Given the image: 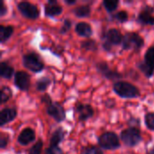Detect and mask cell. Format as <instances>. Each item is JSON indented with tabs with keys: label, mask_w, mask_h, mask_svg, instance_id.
<instances>
[{
	"label": "cell",
	"mask_w": 154,
	"mask_h": 154,
	"mask_svg": "<svg viewBox=\"0 0 154 154\" xmlns=\"http://www.w3.org/2000/svg\"><path fill=\"white\" fill-rule=\"evenodd\" d=\"M113 90L118 97L125 99L136 98L141 95L139 88L127 81H116L113 85Z\"/></svg>",
	"instance_id": "6da1fadb"
},
{
	"label": "cell",
	"mask_w": 154,
	"mask_h": 154,
	"mask_svg": "<svg viewBox=\"0 0 154 154\" xmlns=\"http://www.w3.org/2000/svg\"><path fill=\"white\" fill-rule=\"evenodd\" d=\"M23 65L33 73L41 72L44 69V63L39 54L35 52H28L22 58Z\"/></svg>",
	"instance_id": "7a4b0ae2"
},
{
	"label": "cell",
	"mask_w": 154,
	"mask_h": 154,
	"mask_svg": "<svg viewBox=\"0 0 154 154\" xmlns=\"http://www.w3.org/2000/svg\"><path fill=\"white\" fill-rule=\"evenodd\" d=\"M98 145L101 149L114 151L120 148V140L117 134L114 132H106L97 138Z\"/></svg>",
	"instance_id": "3957f363"
},
{
	"label": "cell",
	"mask_w": 154,
	"mask_h": 154,
	"mask_svg": "<svg viewBox=\"0 0 154 154\" xmlns=\"http://www.w3.org/2000/svg\"><path fill=\"white\" fill-rule=\"evenodd\" d=\"M144 45V40L143 37L136 32H127L124 35L122 49L124 51H128L133 49L135 51L141 50Z\"/></svg>",
	"instance_id": "277c9868"
},
{
	"label": "cell",
	"mask_w": 154,
	"mask_h": 154,
	"mask_svg": "<svg viewBox=\"0 0 154 154\" xmlns=\"http://www.w3.org/2000/svg\"><path fill=\"white\" fill-rule=\"evenodd\" d=\"M123 143L127 147H134L142 141V134L137 127H129L120 134Z\"/></svg>",
	"instance_id": "5b68a950"
},
{
	"label": "cell",
	"mask_w": 154,
	"mask_h": 154,
	"mask_svg": "<svg viewBox=\"0 0 154 154\" xmlns=\"http://www.w3.org/2000/svg\"><path fill=\"white\" fill-rule=\"evenodd\" d=\"M138 69L147 77L152 78L154 74V46L147 49L144 54V60L137 64Z\"/></svg>",
	"instance_id": "8992f818"
},
{
	"label": "cell",
	"mask_w": 154,
	"mask_h": 154,
	"mask_svg": "<svg viewBox=\"0 0 154 154\" xmlns=\"http://www.w3.org/2000/svg\"><path fill=\"white\" fill-rule=\"evenodd\" d=\"M103 37L106 39V41L103 42V48L106 51H110L112 50L113 45L121 44L123 42V38H124L121 32L116 28L109 29Z\"/></svg>",
	"instance_id": "52a82bcc"
},
{
	"label": "cell",
	"mask_w": 154,
	"mask_h": 154,
	"mask_svg": "<svg viewBox=\"0 0 154 154\" xmlns=\"http://www.w3.org/2000/svg\"><path fill=\"white\" fill-rule=\"evenodd\" d=\"M17 9L23 16L31 20H35L40 16L38 6L27 1L19 2L17 4Z\"/></svg>",
	"instance_id": "ba28073f"
},
{
	"label": "cell",
	"mask_w": 154,
	"mask_h": 154,
	"mask_svg": "<svg viewBox=\"0 0 154 154\" xmlns=\"http://www.w3.org/2000/svg\"><path fill=\"white\" fill-rule=\"evenodd\" d=\"M96 69L104 78L109 79V80H116L122 79L123 75L114 69H111L108 66V64L106 61H99L96 64Z\"/></svg>",
	"instance_id": "9c48e42d"
},
{
	"label": "cell",
	"mask_w": 154,
	"mask_h": 154,
	"mask_svg": "<svg viewBox=\"0 0 154 154\" xmlns=\"http://www.w3.org/2000/svg\"><path fill=\"white\" fill-rule=\"evenodd\" d=\"M46 112L49 116L53 118L57 123H61L65 120L66 118V112L63 106L57 103V102H52L50 106H47Z\"/></svg>",
	"instance_id": "30bf717a"
},
{
	"label": "cell",
	"mask_w": 154,
	"mask_h": 154,
	"mask_svg": "<svg viewBox=\"0 0 154 154\" xmlns=\"http://www.w3.org/2000/svg\"><path fill=\"white\" fill-rule=\"evenodd\" d=\"M31 77L29 74L23 70H18L14 74V86L22 91H27L31 85Z\"/></svg>",
	"instance_id": "8fae6325"
},
{
	"label": "cell",
	"mask_w": 154,
	"mask_h": 154,
	"mask_svg": "<svg viewBox=\"0 0 154 154\" xmlns=\"http://www.w3.org/2000/svg\"><path fill=\"white\" fill-rule=\"evenodd\" d=\"M75 110L78 114V119L79 122H85L94 116V109L88 104L78 103Z\"/></svg>",
	"instance_id": "7c38bea8"
},
{
	"label": "cell",
	"mask_w": 154,
	"mask_h": 154,
	"mask_svg": "<svg viewBox=\"0 0 154 154\" xmlns=\"http://www.w3.org/2000/svg\"><path fill=\"white\" fill-rule=\"evenodd\" d=\"M154 12V7L152 5L143 6V10L140 12L137 22L143 25H154V16L152 15V13Z\"/></svg>",
	"instance_id": "4fadbf2b"
},
{
	"label": "cell",
	"mask_w": 154,
	"mask_h": 154,
	"mask_svg": "<svg viewBox=\"0 0 154 154\" xmlns=\"http://www.w3.org/2000/svg\"><path fill=\"white\" fill-rule=\"evenodd\" d=\"M17 116V109L15 107H5L0 112V126H4L14 121Z\"/></svg>",
	"instance_id": "5bb4252c"
},
{
	"label": "cell",
	"mask_w": 154,
	"mask_h": 154,
	"mask_svg": "<svg viewBox=\"0 0 154 154\" xmlns=\"http://www.w3.org/2000/svg\"><path fill=\"white\" fill-rule=\"evenodd\" d=\"M36 135H35V132L32 129V128H24L18 135L17 137V142L19 144L23 145V146H26L29 145L30 143H32V142L35 141Z\"/></svg>",
	"instance_id": "9a60e30c"
},
{
	"label": "cell",
	"mask_w": 154,
	"mask_h": 154,
	"mask_svg": "<svg viewBox=\"0 0 154 154\" xmlns=\"http://www.w3.org/2000/svg\"><path fill=\"white\" fill-rule=\"evenodd\" d=\"M62 6L58 5L56 0H49L44 6V14L48 17H54L62 13Z\"/></svg>",
	"instance_id": "2e32d148"
},
{
	"label": "cell",
	"mask_w": 154,
	"mask_h": 154,
	"mask_svg": "<svg viewBox=\"0 0 154 154\" xmlns=\"http://www.w3.org/2000/svg\"><path fill=\"white\" fill-rule=\"evenodd\" d=\"M75 31L79 36L85 37V38H89L93 34V30L91 25L86 22L78 23L75 26Z\"/></svg>",
	"instance_id": "e0dca14e"
},
{
	"label": "cell",
	"mask_w": 154,
	"mask_h": 154,
	"mask_svg": "<svg viewBox=\"0 0 154 154\" xmlns=\"http://www.w3.org/2000/svg\"><path fill=\"white\" fill-rule=\"evenodd\" d=\"M66 135V132L63 130L62 127H59L57 128L51 135V139H50V145H53V146H59V144L64 140Z\"/></svg>",
	"instance_id": "ac0fdd59"
},
{
	"label": "cell",
	"mask_w": 154,
	"mask_h": 154,
	"mask_svg": "<svg viewBox=\"0 0 154 154\" xmlns=\"http://www.w3.org/2000/svg\"><path fill=\"white\" fill-rule=\"evenodd\" d=\"M14 69L12 66H10L7 62L2 61L0 63V76L3 79H10L13 76H14Z\"/></svg>",
	"instance_id": "d6986e66"
},
{
	"label": "cell",
	"mask_w": 154,
	"mask_h": 154,
	"mask_svg": "<svg viewBox=\"0 0 154 154\" xmlns=\"http://www.w3.org/2000/svg\"><path fill=\"white\" fill-rule=\"evenodd\" d=\"M14 33V27L12 25H0V42L5 43Z\"/></svg>",
	"instance_id": "ffe728a7"
},
{
	"label": "cell",
	"mask_w": 154,
	"mask_h": 154,
	"mask_svg": "<svg viewBox=\"0 0 154 154\" xmlns=\"http://www.w3.org/2000/svg\"><path fill=\"white\" fill-rule=\"evenodd\" d=\"M91 13V8L88 5H79L76 8L73 9V14L79 18H84V17H88L90 15Z\"/></svg>",
	"instance_id": "44dd1931"
},
{
	"label": "cell",
	"mask_w": 154,
	"mask_h": 154,
	"mask_svg": "<svg viewBox=\"0 0 154 154\" xmlns=\"http://www.w3.org/2000/svg\"><path fill=\"white\" fill-rule=\"evenodd\" d=\"M51 84V80L50 78H48V77H42V78H40L36 81L35 88L39 92H43V91H45L48 88V87Z\"/></svg>",
	"instance_id": "7402d4cb"
},
{
	"label": "cell",
	"mask_w": 154,
	"mask_h": 154,
	"mask_svg": "<svg viewBox=\"0 0 154 154\" xmlns=\"http://www.w3.org/2000/svg\"><path fill=\"white\" fill-rule=\"evenodd\" d=\"M13 97V91L8 86H3L0 89V100L2 104L6 103Z\"/></svg>",
	"instance_id": "603a6c76"
},
{
	"label": "cell",
	"mask_w": 154,
	"mask_h": 154,
	"mask_svg": "<svg viewBox=\"0 0 154 154\" xmlns=\"http://www.w3.org/2000/svg\"><path fill=\"white\" fill-rule=\"evenodd\" d=\"M102 4L108 13H112L117 9L119 5V1L118 0H104Z\"/></svg>",
	"instance_id": "cb8c5ba5"
},
{
	"label": "cell",
	"mask_w": 154,
	"mask_h": 154,
	"mask_svg": "<svg viewBox=\"0 0 154 154\" xmlns=\"http://www.w3.org/2000/svg\"><path fill=\"white\" fill-rule=\"evenodd\" d=\"M81 48L86 50V51H96L97 50V44L95 40H86L81 42Z\"/></svg>",
	"instance_id": "d4e9b609"
},
{
	"label": "cell",
	"mask_w": 154,
	"mask_h": 154,
	"mask_svg": "<svg viewBox=\"0 0 154 154\" xmlns=\"http://www.w3.org/2000/svg\"><path fill=\"white\" fill-rule=\"evenodd\" d=\"M144 123L149 130L154 132V112H149L144 116Z\"/></svg>",
	"instance_id": "484cf974"
},
{
	"label": "cell",
	"mask_w": 154,
	"mask_h": 154,
	"mask_svg": "<svg viewBox=\"0 0 154 154\" xmlns=\"http://www.w3.org/2000/svg\"><path fill=\"white\" fill-rule=\"evenodd\" d=\"M42 145H43L42 141V140H38V141L36 142V143L33 144V145L30 148V150H29V152H28V154H41L42 153Z\"/></svg>",
	"instance_id": "4316f807"
},
{
	"label": "cell",
	"mask_w": 154,
	"mask_h": 154,
	"mask_svg": "<svg viewBox=\"0 0 154 154\" xmlns=\"http://www.w3.org/2000/svg\"><path fill=\"white\" fill-rule=\"evenodd\" d=\"M113 18L117 20V21H119L120 23H125L128 20V14H127L126 11L122 10V11L117 12L116 14H114Z\"/></svg>",
	"instance_id": "83f0119b"
},
{
	"label": "cell",
	"mask_w": 154,
	"mask_h": 154,
	"mask_svg": "<svg viewBox=\"0 0 154 154\" xmlns=\"http://www.w3.org/2000/svg\"><path fill=\"white\" fill-rule=\"evenodd\" d=\"M84 154H104V152L102 151V149L100 147H97V146H89L87 147L84 152Z\"/></svg>",
	"instance_id": "f1b7e54d"
},
{
	"label": "cell",
	"mask_w": 154,
	"mask_h": 154,
	"mask_svg": "<svg viewBox=\"0 0 154 154\" xmlns=\"http://www.w3.org/2000/svg\"><path fill=\"white\" fill-rule=\"evenodd\" d=\"M71 26H72V22H71L69 19H65V20L63 21L62 26H61L60 29V32L61 34L66 33L67 32H69V31L70 30Z\"/></svg>",
	"instance_id": "f546056e"
},
{
	"label": "cell",
	"mask_w": 154,
	"mask_h": 154,
	"mask_svg": "<svg viewBox=\"0 0 154 154\" xmlns=\"http://www.w3.org/2000/svg\"><path fill=\"white\" fill-rule=\"evenodd\" d=\"M45 154H64L63 151L60 146H53L50 145L46 150H45Z\"/></svg>",
	"instance_id": "4dcf8cb0"
},
{
	"label": "cell",
	"mask_w": 154,
	"mask_h": 154,
	"mask_svg": "<svg viewBox=\"0 0 154 154\" xmlns=\"http://www.w3.org/2000/svg\"><path fill=\"white\" fill-rule=\"evenodd\" d=\"M9 138L6 135H2L0 137V149H5L7 146Z\"/></svg>",
	"instance_id": "1f68e13d"
},
{
	"label": "cell",
	"mask_w": 154,
	"mask_h": 154,
	"mask_svg": "<svg viewBox=\"0 0 154 154\" xmlns=\"http://www.w3.org/2000/svg\"><path fill=\"white\" fill-rule=\"evenodd\" d=\"M41 100H42V102L44 103L47 106H50V105L52 103V99H51V97L48 94H44L43 96H42Z\"/></svg>",
	"instance_id": "d6a6232c"
},
{
	"label": "cell",
	"mask_w": 154,
	"mask_h": 154,
	"mask_svg": "<svg viewBox=\"0 0 154 154\" xmlns=\"http://www.w3.org/2000/svg\"><path fill=\"white\" fill-rule=\"evenodd\" d=\"M128 125H130V127H136V125L140 126V120L138 118H135L134 116H132L129 121H128Z\"/></svg>",
	"instance_id": "836d02e7"
},
{
	"label": "cell",
	"mask_w": 154,
	"mask_h": 154,
	"mask_svg": "<svg viewBox=\"0 0 154 154\" xmlns=\"http://www.w3.org/2000/svg\"><path fill=\"white\" fill-rule=\"evenodd\" d=\"M6 13H7V6L5 5V2H2L1 3V7H0V15L4 16Z\"/></svg>",
	"instance_id": "e575fe53"
},
{
	"label": "cell",
	"mask_w": 154,
	"mask_h": 154,
	"mask_svg": "<svg viewBox=\"0 0 154 154\" xmlns=\"http://www.w3.org/2000/svg\"><path fill=\"white\" fill-rule=\"evenodd\" d=\"M105 105H106L108 108H113V107L115 106L116 103H115V101H114L113 99H109V100H106V101L105 102Z\"/></svg>",
	"instance_id": "d590c367"
},
{
	"label": "cell",
	"mask_w": 154,
	"mask_h": 154,
	"mask_svg": "<svg viewBox=\"0 0 154 154\" xmlns=\"http://www.w3.org/2000/svg\"><path fill=\"white\" fill-rule=\"evenodd\" d=\"M64 2L66 3V4H68V5H75L76 3H77V1L76 0H64Z\"/></svg>",
	"instance_id": "8d00e7d4"
},
{
	"label": "cell",
	"mask_w": 154,
	"mask_h": 154,
	"mask_svg": "<svg viewBox=\"0 0 154 154\" xmlns=\"http://www.w3.org/2000/svg\"><path fill=\"white\" fill-rule=\"evenodd\" d=\"M147 154H154V146L153 147H152L151 149H149V150H148Z\"/></svg>",
	"instance_id": "74e56055"
}]
</instances>
